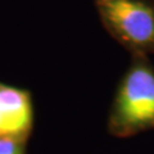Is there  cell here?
Wrapping results in <instances>:
<instances>
[{
	"mask_svg": "<svg viewBox=\"0 0 154 154\" xmlns=\"http://www.w3.org/2000/svg\"><path fill=\"white\" fill-rule=\"evenodd\" d=\"M105 22L125 41L154 48V11L140 0H96Z\"/></svg>",
	"mask_w": 154,
	"mask_h": 154,
	"instance_id": "obj_1",
	"label": "cell"
},
{
	"mask_svg": "<svg viewBox=\"0 0 154 154\" xmlns=\"http://www.w3.org/2000/svg\"><path fill=\"white\" fill-rule=\"evenodd\" d=\"M116 119L126 130L154 125V73L146 67L127 75L117 99Z\"/></svg>",
	"mask_w": 154,
	"mask_h": 154,
	"instance_id": "obj_2",
	"label": "cell"
},
{
	"mask_svg": "<svg viewBox=\"0 0 154 154\" xmlns=\"http://www.w3.org/2000/svg\"><path fill=\"white\" fill-rule=\"evenodd\" d=\"M0 123L2 136L18 137L28 130L31 105L25 91L0 86Z\"/></svg>",
	"mask_w": 154,
	"mask_h": 154,
	"instance_id": "obj_3",
	"label": "cell"
},
{
	"mask_svg": "<svg viewBox=\"0 0 154 154\" xmlns=\"http://www.w3.org/2000/svg\"><path fill=\"white\" fill-rule=\"evenodd\" d=\"M0 154H23L18 137L0 136Z\"/></svg>",
	"mask_w": 154,
	"mask_h": 154,
	"instance_id": "obj_4",
	"label": "cell"
}]
</instances>
